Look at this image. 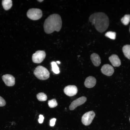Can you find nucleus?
I'll return each instance as SVG.
<instances>
[{"label":"nucleus","mask_w":130,"mask_h":130,"mask_svg":"<svg viewBox=\"0 0 130 130\" xmlns=\"http://www.w3.org/2000/svg\"><path fill=\"white\" fill-rule=\"evenodd\" d=\"M89 19L92 24L94 25L96 30L101 33L105 31L109 25V18L105 13L103 12L94 13L90 16Z\"/></svg>","instance_id":"f257e3e1"},{"label":"nucleus","mask_w":130,"mask_h":130,"mask_svg":"<svg viewBox=\"0 0 130 130\" xmlns=\"http://www.w3.org/2000/svg\"><path fill=\"white\" fill-rule=\"evenodd\" d=\"M62 25L60 16L57 14H53L49 16L45 20L44 28L45 32L50 34L55 31L59 32Z\"/></svg>","instance_id":"f03ea898"},{"label":"nucleus","mask_w":130,"mask_h":130,"mask_svg":"<svg viewBox=\"0 0 130 130\" xmlns=\"http://www.w3.org/2000/svg\"><path fill=\"white\" fill-rule=\"evenodd\" d=\"M33 73L38 79L46 80L50 77V73L45 67L41 65L37 66L34 70Z\"/></svg>","instance_id":"7ed1b4c3"},{"label":"nucleus","mask_w":130,"mask_h":130,"mask_svg":"<svg viewBox=\"0 0 130 130\" xmlns=\"http://www.w3.org/2000/svg\"><path fill=\"white\" fill-rule=\"evenodd\" d=\"M27 15L28 18L31 20H37L42 17V11L39 9L32 8L28 11Z\"/></svg>","instance_id":"20e7f679"},{"label":"nucleus","mask_w":130,"mask_h":130,"mask_svg":"<svg viewBox=\"0 0 130 130\" xmlns=\"http://www.w3.org/2000/svg\"><path fill=\"white\" fill-rule=\"evenodd\" d=\"M95 115L93 111L87 112L84 113L82 117L81 121L83 124L85 125H89L91 123Z\"/></svg>","instance_id":"39448f33"},{"label":"nucleus","mask_w":130,"mask_h":130,"mask_svg":"<svg viewBox=\"0 0 130 130\" xmlns=\"http://www.w3.org/2000/svg\"><path fill=\"white\" fill-rule=\"evenodd\" d=\"M46 53L44 51L38 50L33 53L32 56V60L33 62L36 63H41L45 58Z\"/></svg>","instance_id":"423d86ee"},{"label":"nucleus","mask_w":130,"mask_h":130,"mask_svg":"<svg viewBox=\"0 0 130 130\" xmlns=\"http://www.w3.org/2000/svg\"><path fill=\"white\" fill-rule=\"evenodd\" d=\"M87 98L84 96H82L73 101L69 106V109L71 110H74L77 107L85 103Z\"/></svg>","instance_id":"0eeeda50"},{"label":"nucleus","mask_w":130,"mask_h":130,"mask_svg":"<svg viewBox=\"0 0 130 130\" xmlns=\"http://www.w3.org/2000/svg\"><path fill=\"white\" fill-rule=\"evenodd\" d=\"M77 87L75 85H68L64 88V91L67 96H72L76 95L78 92Z\"/></svg>","instance_id":"6e6552de"},{"label":"nucleus","mask_w":130,"mask_h":130,"mask_svg":"<svg viewBox=\"0 0 130 130\" xmlns=\"http://www.w3.org/2000/svg\"><path fill=\"white\" fill-rule=\"evenodd\" d=\"M2 78L5 84L8 86H13L15 84V78L11 74L4 75L2 76Z\"/></svg>","instance_id":"1a4fd4ad"},{"label":"nucleus","mask_w":130,"mask_h":130,"mask_svg":"<svg viewBox=\"0 0 130 130\" xmlns=\"http://www.w3.org/2000/svg\"><path fill=\"white\" fill-rule=\"evenodd\" d=\"M101 70L102 73L108 76L112 75L114 72L113 67L109 64L104 65L102 67Z\"/></svg>","instance_id":"9d476101"},{"label":"nucleus","mask_w":130,"mask_h":130,"mask_svg":"<svg viewBox=\"0 0 130 130\" xmlns=\"http://www.w3.org/2000/svg\"><path fill=\"white\" fill-rule=\"evenodd\" d=\"M96 82V80L94 77L89 76L86 78L84 82V85L86 87L91 88L95 86Z\"/></svg>","instance_id":"9b49d317"},{"label":"nucleus","mask_w":130,"mask_h":130,"mask_svg":"<svg viewBox=\"0 0 130 130\" xmlns=\"http://www.w3.org/2000/svg\"><path fill=\"white\" fill-rule=\"evenodd\" d=\"M109 59L114 67H119L121 65V60L118 56L116 54L112 55L109 57Z\"/></svg>","instance_id":"f8f14e48"},{"label":"nucleus","mask_w":130,"mask_h":130,"mask_svg":"<svg viewBox=\"0 0 130 130\" xmlns=\"http://www.w3.org/2000/svg\"><path fill=\"white\" fill-rule=\"evenodd\" d=\"M90 58L95 66H99L101 63V60L98 54L95 53H92L90 56Z\"/></svg>","instance_id":"ddd939ff"},{"label":"nucleus","mask_w":130,"mask_h":130,"mask_svg":"<svg viewBox=\"0 0 130 130\" xmlns=\"http://www.w3.org/2000/svg\"><path fill=\"white\" fill-rule=\"evenodd\" d=\"M122 51L125 57L130 60V45H126L124 46Z\"/></svg>","instance_id":"4468645a"},{"label":"nucleus","mask_w":130,"mask_h":130,"mask_svg":"<svg viewBox=\"0 0 130 130\" xmlns=\"http://www.w3.org/2000/svg\"><path fill=\"white\" fill-rule=\"evenodd\" d=\"M2 4L5 10H8L12 6V1L11 0H3L2 1Z\"/></svg>","instance_id":"2eb2a0df"},{"label":"nucleus","mask_w":130,"mask_h":130,"mask_svg":"<svg viewBox=\"0 0 130 130\" xmlns=\"http://www.w3.org/2000/svg\"><path fill=\"white\" fill-rule=\"evenodd\" d=\"M37 97L38 100L41 101H46L47 99L46 95L43 92H40L37 95Z\"/></svg>","instance_id":"dca6fc26"},{"label":"nucleus","mask_w":130,"mask_h":130,"mask_svg":"<svg viewBox=\"0 0 130 130\" xmlns=\"http://www.w3.org/2000/svg\"><path fill=\"white\" fill-rule=\"evenodd\" d=\"M122 23L124 25H128L130 21V15L126 14L121 19Z\"/></svg>","instance_id":"f3484780"},{"label":"nucleus","mask_w":130,"mask_h":130,"mask_svg":"<svg viewBox=\"0 0 130 130\" xmlns=\"http://www.w3.org/2000/svg\"><path fill=\"white\" fill-rule=\"evenodd\" d=\"M52 70L55 73L58 74L60 71L58 67L57 66L56 63L55 62L53 61L51 63Z\"/></svg>","instance_id":"a211bd4d"},{"label":"nucleus","mask_w":130,"mask_h":130,"mask_svg":"<svg viewBox=\"0 0 130 130\" xmlns=\"http://www.w3.org/2000/svg\"><path fill=\"white\" fill-rule=\"evenodd\" d=\"M116 33L115 32L108 31L105 34V36L111 39H115L116 37Z\"/></svg>","instance_id":"6ab92c4d"},{"label":"nucleus","mask_w":130,"mask_h":130,"mask_svg":"<svg viewBox=\"0 0 130 130\" xmlns=\"http://www.w3.org/2000/svg\"><path fill=\"white\" fill-rule=\"evenodd\" d=\"M48 104L50 107L53 108L57 105L58 103L56 99H53L48 101Z\"/></svg>","instance_id":"aec40b11"},{"label":"nucleus","mask_w":130,"mask_h":130,"mask_svg":"<svg viewBox=\"0 0 130 130\" xmlns=\"http://www.w3.org/2000/svg\"><path fill=\"white\" fill-rule=\"evenodd\" d=\"M6 102L5 100L0 96V107H2L5 105Z\"/></svg>","instance_id":"412c9836"},{"label":"nucleus","mask_w":130,"mask_h":130,"mask_svg":"<svg viewBox=\"0 0 130 130\" xmlns=\"http://www.w3.org/2000/svg\"><path fill=\"white\" fill-rule=\"evenodd\" d=\"M56 119L53 118L51 119L50 120V126H54L55 124Z\"/></svg>","instance_id":"4be33fe9"},{"label":"nucleus","mask_w":130,"mask_h":130,"mask_svg":"<svg viewBox=\"0 0 130 130\" xmlns=\"http://www.w3.org/2000/svg\"><path fill=\"white\" fill-rule=\"evenodd\" d=\"M44 117L43 115H40L39 116V118L38 119V122L39 123L41 124L43 122Z\"/></svg>","instance_id":"5701e85b"},{"label":"nucleus","mask_w":130,"mask_h":130,"mask_svg":"<svg viewBox=\"0 0 130 130\" xmlns=\"http://www.w3.org/2000/svg\"><path fill=\"white\" fill-rule=\"evenodd\" d=\"M37 1H39V2H42V1H43V0H37Z\"/></svg>","instance_id":"b1692460"},{"label":"nucleus","mask_w":130,"mask_h":130,"mask_svg":"<svg viewBox=\"0 0 130 130\" xmlns=\"http://www.w3.org/2000/svg\"><path fill=\"white\" fill-rule=\"evenodd\" d=\"M57 62L58 64H59L60 63V62L59 61H57Z\"/></svg>","instance_id":"393cba45"},{"label":"nucleus","mask_w":130,"mask_h":130,"mask_svg":"<svg viewBox=\"0 0 130 130\" xmlns=\"http://www.w3.org/2000/svg\"></svg>","instance_id":"a878e982"},{"label":"nucleus","mask_w":130,"mask_h":130,"mask_svg":"<svg viewBox=\"0 0 130 130\" xmlns=\"http://www.w3.org/2000/svg\"></svg>","instance_id":"bb28decb"}]
</instances>
